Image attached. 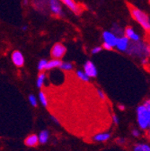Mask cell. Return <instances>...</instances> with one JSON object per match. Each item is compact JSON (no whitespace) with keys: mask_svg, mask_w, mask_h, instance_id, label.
<instances>
[{"mask_svg":"<svg viewBox=\"0 0 150 151\" xmlns=\"http://www.w3.org/2000/svg\"><path fill=\"white\" fill-rule=\"evenodd\" d=\"M126 52L130 56L139 59H148L150 57V45L141 41L132 42H129V46Z\"/></svg>","mask_w":150,"mask_h":151,"instance_id":"obj_1","label":"cell"},{"mask_svg":"<svg viewBox=\"0 0 150 151\" xmlns=\"http://www.w3.org/2000/svg\"><path fill=\"white\" fill-rule=\"evenodd\" d=\"M137 113V122L139 127L143 130H147L150 127V111L144 105H139L136 109Z\"/></svg>","mask_w":150,"mask_h":151,"instance_id":"obj_2","label":"cell"},{"mask_svg":"<svg viewBox=\"0 0 150 151\" xmlns=\"http://www.w3.org/2000/svg\"><path fill=\"white\" fill-rule=\"evenodd\" d=\"M129 12L131 14V16L133 17V19L139 24V25L146 31L150 30V18L148 15L143 12L142 10L131 6L129 7Z\"/></svg>","mask_w":150,"mask_h":151,"instance_id":"obj_3","label":"cell"},{"mask_svg":"<svg viewBox=\"0 0 150 151\" xmlns=\"http://www.w3.org/2000/svg\"><path fill=\"white\" fill-rule=\"evenodd\" d=\"M66 51H67L66 47H65L62 43L58 42V43H55V44L53 45V47L51 48L50 56L52 57L53 59H59V60H61V59L63 58V57L65 56Z\"/></svg>","mask_w":150,"mask_h":151,"instance_id":"obj_4","label":"cell"},{"mask_svg":"<svg viewBox=\"0 0 150 151\" xmlns=\"http://www.w3.org/2000/svg\"><path fill=\"white\" fill-rule=\"evenodd\" d=\"M48 6L49 9L54 15L62 16L64 14L60 0H48Z\"/></svg>","mask_w":150,"mask_h":151,"instance_id":"obj_5","label":"cell"},{"mask_svg":"<svg viewBox=\"0 0 150 151\" xmlns=\"http://www.w3.org/2000/svg\"><path fill=\"white\" fill-rule=\"evenodd\" d=\"M117 39H118V36H116L113 32H111L110 31H105L103 32V43L110 45L111 48H114L116 46Z\"/></svg>","mask_w":150,"mask_h":151,"instance_id":"obj_6","label":"cell"},{"mask_svg":"<svg viewBox=\"0 0 150 151\" xmlns=\"http://www.w3.org/2000/svg\"><path fill=\"white\" fill-rule=\"evenodd\" d=\"M84 71L85 73L88 76V77L91 78H96L97 77V68L95 67V65L93 64L92 61L87 60L85 65H84Z\"/></svg>","mask_w":150,"mask_h":151,"instance_id":"obj_7","label":"cell"},{"mask_svg":"<svg viewBox=\"0 0 150 151\" xmlns=\"http://www.w3.org/2000/svg\"><path fill=\"white\" fill-rule=\"evenodd\" d=\"M129 42H130V41L128 39V38L125 35H122V36L118 37L115 47L117 48L118 50L122 51V52H126L128 46H129Z\"/></svg>","mask_w":150,"mask_h":151,"instance_id":"obj_8","label":"cell"},{"mask_svg":"<svg viewBox=\"0 0 150 151\" xmlns=\"http://www.w3.org/2000/svg\"><path fill=\"white\" fill-rule=\"evenodd\" d=\"M12 61L14 63V66L21 68L24 65V57L23 55V53L19 50H14L12 53Z\"/></svg>","mask_w":150,"mask_h":151,"instance_id":"obj_9","label":"cell"},{"mask_svg":"<svg viewBox=\"0 0 150 151\" xmlns=\"http://www.w3.org/2000/svg\"><path fill=\"white\" fill-rule=\"evenodd\" d=\"M124 35L131 42H139V41H140L139 34L137 33L132 27H127L124 30Z\"/></svg>","mask_w":150,"mask_h":151,"instance_id":"obj_10","label":"cell"},{"mask_svg":"<svg viewBox=\"0 0 150 151\" xmlns=\"http://www.w3.org/2000/svg\"><path fill=\"white\" fill-rule=\"evenodd\" d=\"M60 1L62 4H64L73 13L77 14H78L80 13V6L76 3L75 0H60Z\"/></svg>","mask_w":150,"mask_h":151,"instance_id":"obj_11","label":"cell"},{"mask_svg":"<svg viewBox=\"0 0 150 151\" xmlns=\"http://www.w3.org/2000/svg\"><path fill=\"white\" fill-rule=\"evenodd\" d=\"M24 143L27 147H36L37 145L39 144V139H38V136L35 135V134H32V135H29L25 140H24Z\"/></svg>","mask_w":150,"mask_h":151,"instance_id":"obj_12","label":"cell"},{"mask_svg":"<svg viewBox=\"0 0 150 151\" xmlns=\"http://www.w3.org/2000/svg\"><path fill=\"white\" fill-rule=\"evenodd\" d=\"M61 62H62L61 60H59V59H52L51 60H50V61L47 62L45 70H51V69H54V68H60Z\"/></svg>","mask_w":150,"mask_h":151,"instance_id":"obj_13","label":"cell"},{"mask_svg":"<svg viewBox=\"0 0 150 151\" xmlns=\"http://www.w3.org/2000/svg\"><path fill=\"white\" fill-rule=\"evenodd\" d=\"M110 138H111V134L108 133V132H101V133L96 134L93 139V140L97 142H105L108 139H110Z\"/></svg>","mask_w":150,"mask_h":151,"instance_id":"obj_14","label":"cell"},{"mask_svg":"<svg viewBox=\"0 0 150 151\" xmlns=\"http://www.w3.org/2000/svg\"><path fill=\"white\" fill-rule=\"evenodd\" d=\"M49 138H50V133L49 131L44 129V130H42L40 132V134L38 136V139H39V143L41 144H46L49 140Z\"/></svg>","mask_w":150,"mask_h":151,"instance_id":"obj_15","label":"cell"},{"mask_svg":"<svg viewBox=\"0 0 150 151\" xmlns=\"http://www.w3.org/2000/svg\"><path fill=\"white\" fill-rule=\"evenodd\" d=\"M111 32H113L116 36L120 37L124 35V30L118 24H114L113 25L111 26Z\"/></svg>","mask_w":150,"mask_h":151,"instance_id":"obj_16","label":"cell"},{"mask_svg":"<svg viewBox=\"0 0 150 151\" xmlns=\"http://www.w3.org/2000/svg\"><path fill=\"white\" fill-rule=\"evenodd\" d=\"M46 79V74L43 73V72H41L38 76V78H37V81H36V86L38 88H42L43 85H44V81Z\"/></svg>","mask_w":150,"mask_h":151,"instance_id":"obj_17","label":"cell"},{"mask_svg":"<svg viewBox=\"0 0 150 151\" xmlns=\"http://www.w3.org/2000/svg\"><path fill=\"white\" fill-rule=\"evenodd\" d=\"M133 151H150V146L145 143H139L134 147Z\"/></svg>","mask_w":150,"mask_h":151,"instance_id":"obj_18","label":"cell"},{"mask_svg":"<svg viewBox=\"0 0 150 151\" xmlns=\"http://www.w3.org/2000/svg\"><path fill=\"white\" fill-rule=\"evenodd\" d=\"M39 99H40V102L42 103V104L44 106V107H48V98L46 96V93L43 92V91H41L39 93Z\"/></svg>","mask_w":150,"mask_h":151,"instance_id":"obj_19","label":"cell"},{"mask_svg":"<svg viewBox=\"0 0 150 151\" xmlns=\"http://www.w3.org/2000/svg\"><path fill=\"white\" fill-rule=\"evenodd\" d=\"M76 74H77V76H78V78L80 80L84 81V82H88V81L90 80V78H89L88 76L85 73V71L78 70Z\"/></svg>","mask_w":150,"mask_h":151,"instance_id":"obj_20","label":"cell"},{"mask_svg":"<svg viewBox=\"0 0 150 151\" xmlns=\"http://www.w3.org/2000/svg\"><path fill=\"white\" fill-rule=\"evenodd\" d=\"M73 68H74V66L70 62H61V64L60 66V68L64 71H70L73 69Z\"/></svg>","mask_w":150,"mask_h":151,"instance_id":"obj_21","label":"cell"},{"mask_svg":"<svg viewBox=\"0 0 150 151\" xmlns=\"http://www.w3.org/2000/svg\"><path fill=\"white\" fill-rule=\"evenodd\" d=\"M47 62L48 60H41L38 63V66H37V68L40 72H42V71H45V68H46V65H47Z\"/></svg>","mask_w":150,"mask_h":151,"instance_id":"obj_22","label":"cell"},{"mask_svg":"<svg viewBox=\"0 0 150 151\" xmlns=\"http://www.w3.org/2000/svg\"><path fill=\"white\" fill-rule=\"evenodd\" d=\"M28 99H29V102L32 104V106H33V107L37 106V98L35 96H33V94H30Z\"/></svg>","mask_w":150,"mask_h":151,"instance_id":"obj_23","label":"cell"},{"mask_svg":"<svg viewBox=\"0 0 150 151\" xmlns=\"http://www.w3.org/2000/svg\"><path fill=\"white\" fill-rule=\"evenodd\" d=\"M97 94H98V96L100 97V99H101V100L104 101V100L106 99L105 93H104V92H103V90H101V89H98V90H97Z\"/></svg>","mask_w":150,"mask_h":151,"instance_id":"obj_24","label":"cell"},{"mask_svg":"<svg viewBox=\"0 0 150 151\" xmlns=\"http://www.w3.org/2000/svg\"><path fill=\"white\" fill-rule=\"evenodd\" d=\"M131 135H132L133 137H135V138H139L140 136V130H139L137 129H132V131H131Z\"/></svg>","mask_w":150,"mask_h":151,"instance_id":"obj_25","label":"cell"},{"mask_svg":"<svg viewBox=\"0 0 150 151\" xmlns=\"http://www.w3.org/2000/svg\"><path fill=\"white\" fill-rule=\"evenodd\" d=\"M102 50H103V47L96 46V47H95V48L92 50V53L93 54H98V53H100L102 51Z\"/></svg>","mask_w":150,"mask_h":151,"instance_id":"obj_26","label":"cell"},{"mask_svg":"<svg viewBox=\"0 0 150 151\" xmlns=\"http://www.w3.org/2000/svg\"><path fill=\"white\" fill-rule=\"evenodd\" d=\"M112 122H113V123H114V124H116V125H118V124L120 123L119 117H118L116 114H113V115H112Z\"/></svg>","mask_w":150,"mask_h":151,"instance_id":"obj_27","label":"cell"},{"mask_svg":"<svg viewBox=\"0 0 150 151\" xmlns=\"http://www.w3.org/2000/svg\"><path fill=\"white\" fill-rule=\"evenodd\" d=\"M116 142H117L119 145H123V144L126 142V140H125L124 138H118V139H116Z\"/></svg>","mask_w":150,"mask_h":151,"instance_id":"obj_28","label":"cell"},{"mask_svg":"<svg viewBox=\"0 0 150 151\" xmlns=\"http://www.w3.org/2000/svg\"><path fill=\"white\" fill-rule=\"evenodd\" d=\"M147 109H148V111H150V99H147V100H146L145 102H144V104H143Z\"/></svg>","mask_w":150,"mask_h":151,"instance_id":"obj_29","label":"cell"},{"mask_svg":"<svg viewBox=\"0 0 150 151\" xmlns=\"http://www.w3.org/2000/svg\"><path fill=\"white\" fill-rule=\"evenodd\" d=\"M50 119H51V120H52V122H53L54 123H56V124H60V121H59L57 118H56L55 116H53V115H51V116H50Z\"/></svg>","mask_w":150,"mask_h":151,"instance_id":"obj_30","label":"cell"},{"mask_svg":"<svg viewBox=\"0 0 150 151\" xmlns=\"http://www.w3.org/2000/svg\"><path fill=\"white\" fill-rule=\"evenodd\" d=\"M103 49H105V50H111L113 48H111L110 45H108V44H106V43H103Z\"/></svg>","mask_w":150,"mask_h":151,"instance_id":"obj_31","label":"cell"},{"mask_svg":"<svg viewBox=\"0 0 150 151\" xmlns=\"http://www.w3.org/2000/svg\"><path fill=\"white\" fill-rule=\"evenodd\" d=\"M141 63H142V65H147V63H148V59L147 58H145V59H141Z\"/></svg>","mask_w":150,"mask_h":151,"instance_id":"obj_32","label":"cell"},{"mask_svg":"<svg viewBox=\"0 0 150 151\" xmlns=\"http://www.w3.org/2000/svg\"><path fill=\"white\" fill-rule=\"evenodd\" d=\"M118 107H119V109H120L121 111H124V110H125V106H124V105H121V104H120Z\"/></svg>","mask_w":150,"mask_h":151,"instance_id":"obj_33","label":"cell"},{"mask_svg":"<svg viewBox=\"0 0 150 151\" xmlns=\"http://www.w3.org/2000/svg\"><path fill=\"white\" fill-rule=\"evenodd\" d=\"M27 28H28V27H27V26H25V25H24V26H23V30H24V31H26V30H27Z\"/></svg>","mask_w":150,"mask_h":151,"instance_id":"obj_34","label":"cell"},{"mask_svg":"<svg viewBox=\"0 0 150 151\" xmlns=\"http://www.w3.org/2000/svg\"><path fill=\"white\" fill-rule=\"evenodd\" d=\"M147 130H148V137H149V139H150V127L148 128V129H147Z\"/></svg>","mask_w":150,"mask_h":151,"instance_id":"obj_35","label":"cell"},{"mask_svg":"<svg viewBox=\"0 0 150 151\" xmlns=\"http://www.w3.org/2000/svg\"><path fill=\"white\" fill-rule=\"evenodd\" d=\"M149 2H150V0H149Z\"/></svg>","mask_w":150,"mask_h":151,"instance_id":"obj_36","label":"cell"},{"mask_svg":"<svg viewBox=\"0 0 150 151\" xmlns=\"http://www.w3.org/2000/svg\"><path fill=\"white\" fill-rule=\"evenodd\" d=\"M149 32H150V30H149Z\"/></svg>","mask_w":150,"mask_h":151,"instance_id":"obj_37","label":"cell"}]
</instances>
